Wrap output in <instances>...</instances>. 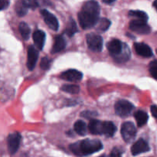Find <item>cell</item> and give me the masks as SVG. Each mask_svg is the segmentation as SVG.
I'll return each instance as SVG.
<instances>
[{
	"label": "cell",
	"instance_id": "cell-12",
	"mask_svg": "<svg viewBox=\"0 0 157 157\" xmlns=\"http://www.w3.org/2000/svg\"><path fill=\"white\" fill-rule=\"evenodd\" d=\"M150 147L148 143L144 139H140L136 141L131 147V153L133 156L141 154V153H147L150 151Z\"/></svg>",
	"mask_w": 157,
	"mask_h": 157
},
{
	"label": "cell",
	"instance_id": "cell-7",
	"mask_svg": "<svg viewBox=\"0 0 157 157\" xmlns=\"http://www.w3.org/2000/svg\"><path fill=\"white\" fill-rule=\"evenodd\" d=\"M21 136L20 133H13L9 135L7 139L8 150L11 155H13L18 151L21 142Z\"/></svg>",
	"mask_w": 157,
	"mask_h": 157
},
{
	"label": "cell",
	"instance_id": "cell-16",
	"mask_svg": "<svg viewBox=\"0 0 157 157\" xmlns=\"http://www.w3.org/2000/svg\"><path fill=\"white\" fill-rule=\"evenodd\" d=\"M117 131V127L110 121H104L103 127V134L107 137H112Z\"/></svg>",
	"mask_w": 157,
	"mask_h": 157
},
{
	"label": "cell",
	"instance_id": "cell-3",
	"mask_svg": "<svg viewBox=\"0 0 157 157\" xmlns=\"http://www.w3.org/2000/svg\"><path fill=\"white\" fill-rule=\"evenodd\" d=\"M115 112L117 114L121 117H128L134 109V106L126 100H121L115 104Z\"/></svg>",
	"mask_w": 157,
	"mask_h": 157
},
{
	"label": "cell",
	"instance_id": "cell-6",
	"mask_svg": "<svg viewBox=\"0 0 157 157\" xmlns=\"http://www.w3.org/2000/svg\"><path fill=\"white\" fill-rule=\"evenodd\" d=\"M130 29L136 33L147 35L151 32V28L147 23V21L141 19L133 20L130 23Z\"/></svg>",
	"mask_w": 157,
	"mask_h": 157
},
{
	"label": "cell",
	"instance_id": "cell-11",
	"mask_svg": "<svg viewBox=\"0 0 157 157\" xmlns=\"http://www.w3.org/2000/svg\"><path fill=\"white\" fill-rule=\"evenodd\" d=\"M38 58V52L36 48L30 45L28 48L27 55V67L29 71H32L35 67Z\"/></svg>",
	"mask_w": 157,
	"mask_h": 157
},
{
	"label": "cell",
	"instance_id": "cell-10",
	"mask_svg": "<svg viewBox=\"0 0 157 157\" xmlns=\"http://www.w3.org/2000/svg\"><path fill=\"white\" fill-rule=\"evenodd\" d=\"M124 43L120 41L118 39H113L107 44V49L109 51V53L114 59L115 58L118 56L124 48Z\"/></svg>",
	"mask_w": 157,
	"mask_h": 157
},
{
	"label": "cell",
	"instance_id": "cell-30",
	"mask_svg": "<svg viewBox=\"0 0 157 157\" xmlns=\"http://www.w3.org/2000/svg\"><path fill=\"white\" fill-rule=\"evenodd\" d=\"M98 115L97 112L94 111H90V110H87V111H84L81 113V117H84L87 118V119H92L93 117H96Z\"/></svg>",
	"mask_w": 157,
	"mask_h": 157
},
{
	"label": "cell",
	"instance_id": "cell-24",
	"mask_svg": "<svg viewBox=\"0 0 157 157\" xmlns=\"http://www.w3.org/2000/svg\"><path fill=\"white\" fill-rule=\"evenodd\" d=\"M61 90L71 94H76L79 93L80 87L75 84H64L61 87Z\"/></svg>",
	"mask_w": 157,
	"mask_h": 157
},
{
	"label": "cell",
	"instance_id": "cell-18",
	"mask_svg": "<svg viewBox=\"0 0 157 157\" xmlns=\"http://www.w3.org/2000/svg\"><path fill=\"white\" fill-rule=\"evenodd\" d=\"M134 117L136 119L138 127H141L147 124V121H148L149 117L146 112L143 111V110H137L134 113Z\"/></svg>",
	"mask_w": 157,
	"mask_h": 157
},
{
	"label": "cell",
	"instance_id": "cell-25",
	"mask_svg": "<svg viewBox=\"0 0 157 157\" xmlns=\"http://www.w3.org/2000/svg\"><path fill=\"white\" fill-rule=\"evenodd\" d=\"M128 15L131 17H135L137 18V19L144 20V21H147L148 20V15L145 12H143L140 10H131L129 12Z\"/></svg>",
	"mask_w": 157,
	"mask_h": 157
},
{
	"label": "cell",
	"instance_id": "cell-22",
	"mask_svg": "<svg viewBox=\"0 0 157 157\" xmlns=\"http://www.w3.org/2000/svg\"><path fill=\"white\" fill-rule=\"evenodd\" d=\"M75 132L80 136H84L87 133V125L82 121H78L74 126Z\"/></svg>",
	"mask_w": 157,
	"mask_h": 157
},
{
	"label": "cell",
	"instance_id": "cell-13",
	"mask_svg": "<svg viewBox=\"0 0 157 157\" xmlns=\"http://www.w3.org/2000/svg\"><path fill=\"white\" fill-rule=\"evenodd\" d=\"M134 48L136 53L144 58H151L153 55L151 48L144 43H135Z\"/></svg>",
	"mask_w": 157,
	"mask_h": 157
},
{
	"label": "cell",
	"instance_id": "cell-1",
	"mask_svg": "<svg viewBox=\"0 0 157 157\" xmlns=\"http://www.w3.org/2000/svg\"><path fill=\"white\" fill-rule=\"evenodd\" d=\"M100 16V6L98 2L90 0L86 2L78 13L80 25L84 29L95 26Z\"/></svg>",
	"mask_w": 157,
	"mask_h": 157
},
{
	"label": "cell",
	"instance_id": "cell-31",
	"mask_svg": "<svg viewBox=\"0 0 157 157\" xmlns=\"http://www.w3.org/2000/svg\"><path fill=\"white\" fill-rule=\"evenodd\" d=\"M121 155H122V151L117 148L113 149L111 153H110V156H112V157H119V156H121Z\"/></svg>",
	"mask_w": 157,
	"mask_h": 157
},
{
	"label": "cell",
	"instance_id": "cell-20",
	"mask_svg": "<svg viewBox=\"0 0 157 157\" xmlns=\"http://www.w3.org/2000/svg\"><path fill=\"white\" fill-rule=\"evenodd\" d=\"M95 25H96L97 30L102 32H106L110 26V21L105 18H99Z\"/></svg>",
	"mask_w": 157,
	"mask_h": 157
},
{
	"label": "cell",
	"instance_id": "cell-28",
	"mask_svg": "<svg viewBox=\"0 0 157 157\" xmlns=\"http://www.w3.org/2000/svg\"><path fill=\"white\" fill-rule=\"evenodd\" d=\"M150 72L153 78H156V72H157V61L153 60L150 64Z\"/></svg>",
	"mask_w": 157,
	"mask_h": 157
},
{
	"label": "cell",
	"instance_id": "cell-17",
	"mask_svg": "<svg viewBox=\"0 0 157 157\" xmlns=\"http://www.w3.org/2000/svg\"><path fill=\"white\" fill-rule=\"evenodd\" d=\"M66 41L65 39L62 36H57L55 38V43H54L53 48H52V52L53 54L58 53L61 52L65 48Z\"/></svg>",
	"mask_w": 157,
	"mask_h": 157
},
{
	"label": "cell",
	"instance_id": "cell-14",
	"mask_svg": "<svg viewBox=\"0 0 157 157\" xmlns=\"http://www.w3.org/2000/svg\"><path fill=\"white\" fill-rule=\"evenodd\" d=\"M103 127H104V122L98 120L91 119L88 125V130L93 135H102Z\"/></svg>",
	"mask_w": 157,
	"mask_h": 157
},
{
	"label": "cell",
	"instance_id": "cell-2",
	"mask_svg": "<svg viewBox=\"0 0 157 157\" xmlns=\"http://www.w3.org/2000/svg\"><path fill=\"white\" fill-rule=\"evenodd\" d=\"M103 148L102 143L98 140L86 139L70 145V150L76 156H89L100 151Z\"/></svg>",
	"mask_w": 157,
	"mask_h": 157
},
{
	"label": "cell",
	"instance_id": "cell-23",
	"mask_svg": "<svg viewBox=\"0 0 157 157\" xmlns=\"http://www.w3.org/2000/svg\"><path fill=\"white\" fill-rule=\"evenodd\" d=\"M19 32L21 33V37L23 38L24 40H28L29 38V36H30V28L29 26L26 24L25 22L22 21V22L20 23L19 25Z\"/></svg>",
	"mask_w": 157,
	"mask_h": 157
},
{
	"label": "cell",
	"instance_id": "cell-4",
	"mask_svg": "<svg viewBox=\"0 0 157 157\" xmlns=\"http://www.w3.org/2000/svg\"><path fill=\"white\" fill-rule=\"evenodd\" d=\"M87 43L88 48L95 52H100L103 49V38L101 35L95 33H89L87 36Z\"/></svg>",
	"mask_w": 157,
	"mask_h": 157
},
{
	"label": "cell",
	"instance_id": "cell-27",
	"mask_svg": "<svg viewBox=\"0 0 157 157\" xmlns=\"http://www.w3.org/2000/svg\"><path fill=\"white\" fill-rule=\"evenodd\" d=\"M21 1L27 9H35L38 6V2L37 0H21Z\"/></svg>",
	"mask_w": 157,
	"mask_h": 157
},
{
	"label": "cell",
	"instance_id": "cell-15",
	"mask_svg": "<svg viewBox=\"0 0 157 157\" xmlns=\"http://www.w3.org/2000/svg\"><path fill=\"white\" fill-rule=\"evenodd\" d=\"M46 35L43 31L36 30L33 33V41L35 45L38 48L39 50H42L43 47L45 43Z\"/></svg>",
	"mask_w": 157,
	"mask_h": 157
},
{
	"label": "cell",
	"instance_id": "cell-33",
	"mask_svg": "<svg viewBox=\"0 0 157 157\" xmlns=\"http://www.w3.org/2000/svg\"><path fill=\"white\" fill-rule=\"evenodd\" d=\"M150 110H151V113L153 114V117L156 118V114H157V107L156 105H152L150 107Z\"/></svg>",
	"mask_w": 157,
	"mask_h": 157
},
{
	"label": "cell",
	"instance_id": "cell-29",
	"mask_svg": "<svg viewBox=\"0 0 157 157\" xmlns=\"http://www.w3.org/2000/svg\"><path fill=\"white\" fill-rule=\"evenodd\" d=\"M51 65V61L48 58H43L41 61V64H40V67L42 70L47 71L50 68Z\"/></svg>",
	"mask_w": 157,
	"mask_h": 157
},
{
	"label": "cell",
	"instance_id": "cell-21",
	"mask_svg": "<svg viewBox=\"0 0 157 157\" xmlns=\"http://www.w3.org/2000/svg\"><path fill=\"white\" fill-rule=\"evenodd\" d=\"M77 32H78V27H77L76 22L73 18H70L67 25V27H66V35H68L69 37H72Z\"/></svg>",
	"mask_w": 157,
	"mask_h": 157
},
{
	"label": "cell",
	"instance_id": "cell-9",
	"mask_svg": "<svg viewBox=\"0 0 157 157\" xmlns=\"http://www.w3.org/2000/svg\"><path fill=\"white\" fill-rule=\"evenodd\" d=\"M60 78L64 81H70V82H78L82 79L83 74L75 69H70L62 72L60 75Z\"/></svg>",
	"mask_w": 157,
	"mask_h": 157
},
{
	"label": "cell",
	"instance_id": "cell-26",
	"mask_svg": "<svg viewBox=\"0 0 157 157\" xmlns=\"http://www.w3.org/2000/svg\"><path fill=\"white\" fill-rule=\"evenodd\" d=\"M27 8L23 4L22 1H19L15 6V11L19 16H24L27 13Z\"/></svg>",
	"mask_w": 157,
	"mask_h": 157
},
{
	"label": "cell",
	"instance_id": "cell-8",
	"mask_svg": "<svg viewBox=\"0 0 157 157\" xmlns=\"http://www.w3.org/2000/svg\"><path fill=\"white\" fill-rule=\"evenodd\" d=\"M40 13L43 16L44 22L51 29L54 31L58 30V28H59V23H58L57 18L53 14L49 12L47 9H42V10L40 11Z\"/></svg>",
	"mask_w": 157,
	"mask_h": 157
},
{
	"label": "cell",
	"instance_id": "cell-34",
	"mask_svg": "<svg viewBox=\"0 0 157 157\" xmlns=\"http://www.w3.org/2000/svg\"><path fill=\"white\" fill-rule=\"evenodd\" d=\"M116 0H103V2H104V3H106V4H111V3H113V2H115Z\"/></svg>",
	"mask_w": 157,
	"mask_h": 157
},
{
	"label": "cell",
	"instance_id": "cell-5",
	"mask_svg": "<svg viewBox=\"0 0 157 157\" xmlns=\"http://www.w3.org/2000/svg\"><path fill=\"white\" fill-rule=\"evenodd\" d=\"M121 135L124 140L130 143L135 139L136 135V129L134 124L131 122H125L121 127Z\"/></svg>",
	"mask_w": 157,
	"mask_h": 157
},
{
	"label": "cell",
	"instance_id": "cell-32",
	"mask_svg": "<svg viewBox=\"0 0 157 157\" xmlns=\"http://www.w3.org/2000/svg\"><path fill=\"white\" fill-rule=\"evenodd\" d=\"M9 6V0H0V11L7 9Z\"/></svg>",
	"mask_w": 157,
	"mask_h": 157
},
{
	"label": "cell",
	"instance_id": "cell-19",
	"mask_svg": "<svg viewBox=\"0 0 157 157\" xmlns=\"http://www.w3.org/2000/svg\"><path fill=\"white\" fill-rule=\"evenodd\" d=\"M130 48H129L127 44H124L123 51L121 52V53L117 57V58H114V60L118 63H124L128 61V60L130 59Z\"/></svg>",
	"mask_w": 157,
	"mask_h": 157
}]
</instances>
